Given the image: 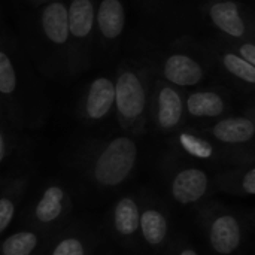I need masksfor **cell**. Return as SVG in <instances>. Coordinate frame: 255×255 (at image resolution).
Returning a JSON list of instances; mask_svg holds the SVG:
<instances>
[{"instance_id": "obj_26", "label": "cell", "mask_w": 255, "mask_h": 255, "mask_svg": "<svg viewBox=\"0 0 255 255\" xmlns=\"http://www.w3.org/2000/svg\"><path fill=\"white\" fill-rule=\"evenodd\" d=\"M175 255H199V253H197L193 247H190L188 244H181V245L178 247Z\"/></svg>"}, {"instance_id": "obj_15", "label": "cell", "mask_w": 255, "mask_h": 255, "mask_svg": "<svg viewBox=\"0 0 255 255\" xmlns=\"http://www.w3.org/2000/svg\"><path fill=\"white\" fill-rule=\"evenodd\" d=\"M96 27L108 40H117L126 28V7L121 0H102L96 7Z\"/></svg>"}, {"instance_id": "obj_5", "label": "cell", "mask_w": 255, "mask_h": 255, "mask_svg": "<svg viewBox=\"0 0 255 255\" xmlns=\"http://www.w3.org/2000/svg\"><path fill=\"white\" fill-rule=\"evenodd\" d=\"M244 9L241 3L233 0H215L206 6V15L211 24L230 39L236 42L248 40L251 39L253 25Z\"/></svg>"}, {"instance_id": "obj_11", "label": "cell", "mask_w": 255, "mask_h": 255, "mask_svg": "<svg viewBox=\"0 0 255 255\" xmlns=\"http://www.w3.org/2000/svg\"><path fill=\"white\" fill-rule=\"evenodd\" d=\"M67 24L70 45H73L75 49L76 46H85L96 27L94 0H72L67 6Z\"/></svg>"}, {"instance_id": "obj_4", "label": "cell", "mask_w": 255, "mask_h": 255, "mask_svg": "<svg viewBox=\"0 0 255 255\" xmlns=\"http://www.w3.org/2000/svg\"><path fill=\"white\" fill-rule=\"evenodd\" d=\"M151 114L158 131L173 133L179 130L185 120V99L181 90L164 79H158L152 91Z\"/></svg>"}, {"instance_id": "obj_2", "label": "cell", "mask_w": 255, "mask_h": 255, "mask_svg": "<svg viewBox=\"0 0 255 255\" xmlns=\"http://www.w3.org/2000/svg\"><path fill=\"white\" fill-rule=\"evenodd\" d=\"M114 109L123 131L128 136H142L146 130L149 112V85L146 73L128 66L118 70Z\"/></svg>"}, {"instance_id": "obj_6", "label": "cell", "mask_w": 255, "mask_h": 255, "mask_svg": "<svg viewBox=\"0 0 255 255\" xmlns=\"http://www.w3.org/2000/svg\"><path fill=\"white\" fill-rule=\"evenodd\" d=\"M209 176L203 169L184 167L179 169L170 181L172 199L184 206L196 205L203 200L209 191Z\"/></svg>"}, {"instance_id": "obj_27", "label": "cell", "mask_w": 255, "mask_h": 255, "mask_svg": "<svg viewBox=\"0 0 255 255\" xmlns=\"http://www.w3.org/2000/svg\"><path fill=\"white\" fill-rule=\"evenodd\" d=\"M33 1H37V3H45V1H49V0H33Z\"/></svg>"}, {"instance_id": "obj_25", "label": "cell", "mask_w": 255, "mask_h": 255, "mask_svg": "<svg viewBox=\"0 0 255 255\" xmlns=\"http://www.w3.org/2000/svg\"><path fill=\"white\" fill-rule=\"evenodd\" d=\"M9 152V139H7V133L4 128V117L1 112V105H0V164L6 160Z\"/></svg>"}, {"instance_id": "obj_20", "label": "cell", "mask_w": 255, "mask_h": 255, "mask_svg": "<svg viewBox=\"0 0 255 255\" xmlns=\"http://www.w3.org/2000/svg\"><path fill=\"white\" fill-rule=\"evenodd\" d=\"M220 61L226 72L236 78L238 81L253 87L255 84V66L250 64L239 55H236L233 51H224L220 55Z\"/></svg>"}, {"instance_id": "obj_24", "label": "cell", "mask_w": 255, "mask_h": 255, "mask_svg": "<svg viewBox=\"0 0 255 255\" xmlns=\"http://www.w3.org/2000/svg\"><path fill=\"white\" fill-rule=\"evenodd\" d=\"M233 52L248 61L250 64L255 66V45L253 39L248 40H238L233 46Z\"/></svg>"}, {"instance_id": "obj_16", "label": "cell", "mask_w": 255, "mask_h": 255, "mask_svg": "<svg viewBox=\"0 0 255 255\" xmlns=\"http://www.w3.org/2000/svg\"><path fill=\"white\" fill-rule=\"evenodd\" d=\"M229 109L226 97L215 90L193 91L185 99V114L193 118H220Z\"/></svg>"}, {"instance_id": "obj_17", "label": "cell", "mask_w": 255, "mask_h": 255, "mask_svg": "<svg viewBox=\"0 0 255 255\" xmlns=\"http://www.w3.org/2000/svg\"><path fill=\"white\" fill-rule=\"evenodd\" d=\"M218 187L230 194L236 196H254L255 169L254 166H239L238 169L223 172L217 175Z\"/></svg>"}, {"instance_id": "obj_10", "label": "cell", "mask_w": 255, "mask_h": 255, "mask_svg": "<svg viewBox=\"0 0 255 255\" xmlns=\"http://www.w3.org/2000/svg\"><path fill=\"white\" fill-rule=\"evenodd\" d=\"M208 133L224 146L242 148L253 142L255 123L251 117H226L214 123Z\"/></svg>"}, {"instance_id": "obj_12", "label": "cell", "mask_w": 255, "mask_h": 255, "mask_svg": "<svg viewBox=\"0 0 255 255\" xmlns=\"http://www.w3.org/2000/svg\"><path fill=\"white\" fill-rule=\"evenodd\" d=\"M40 28L51 45L66 49L70 45L67 4L61 0H49L40 13Z\"/></svg>"}, {"instance_id": "obj_18", "label": "cell", "mask_w": 255, "mask_h": 255, "mask_svg": "<svg viewBox=\"0 0 255 255\" xmlns=\"http://www.w3.org/2000/svg\"><path fill=\"white\" fill-rule=\"evenodd\" d=\"M176 143L182 152L197 160H212L220 157L217 146L208 137L196 131H187V130L178 131Z\"/></svg>"}, {"instance_id": "obj_21", "label": "cell", "mask_w": 255, "mask_h": 255, "mask_svg": "<svg viewBox=\"0 0 255 255\" xmlns=\"http://www.w3.org/2000/svg\"><path fill=\"white\" fill-rule=\"evenodd\" d=\"M24 188H25V184L21 181V182H15L3 194H0V235L12 223L15 212H16L18 200L22 196Z\"/></svg>"}, {"instance_id": "obj_22", "label": "cell", "mask_w": 255, "mask_h": 255, "mask_svg": "<svg viewBox=\"0 0 255 255\" xmlns=\"http://www.w3.org/2000/svg\"><path fill=\"white\" fill-rule=\"evenodd\" d=\"M18 87V76L16 69L10 55L0 48V105L3 106L4 100L13 97Z\"/></svg>"}, {"instance_id": "obj_14", "label": "cell", "mask_w": 255, "mask_h": 255, "mask_svg": "<svg viewBox=\"0 0 255 255\" xmlns=\"http://www.w3.org/2000/svg\"><path fill=\"white\" fill-rule=\"evenodd\" d=\"M140 205L133 196L121 197L112 211V227L115 235L124 242H133L139 235Z\"/></svg>"}, {"instance_id": "obj_1", "label": "cell", "mask_w": 255, "mask_h": 255, "mask_svg": "<svg viewBox=\"0 0 255 255\" xmlns=\"http://www.w3.org/2000/svg\"><path fill=\"white\" fill-rule=\"evenodd\" d=\"M137 143L128 134L117 136L91 146L84 161L87 176L100 188H115L124 184L137 163Z\"/></svg>"}, {"instance_id": "obj_8", "label": "cell", "mask_w": 255, "mask_h": 255, "mask_svg": "<svg viewBox=\"0 0 255 255\" xmlns=\"http://www.w3.org/2000/svg\"><path fill=\"white\" fill-rule=\"evenodd\" d=\"M70 208L69 194L64 187L52 184L46 187L33 208L34 224L40 229H49L55 226L67 214Z\"/></svg>"}, {"instance_id": "obj_3", "label": "cell", "mask_w": 255, "mask_h": 255, "mask_svg": "<svg viewBox=\"0 0 255 255\" xmlns=\"http://www.w3.org/2000/svg\"><path fill=\"white\" fill-rule=\"evenodd\" d=\"M199 223L208 245L217 255H235L245 244V218L218 203L205 205L199 212Z\"/></svg>"}, {"instance_id": "obj_7", "label": "cell", "mask_w": 255, "mask_h": 255, "mask_svg": "<svg viewBox=\"0 0 255 255\" xmlns=\"http://www.w3.org/2000/svg\"><path fill=\"white\" fill-rule=\"evenodd\" d=\"M163 79L178 88L196 87L205 78V69L197 58L185 52L169 54L161 66Z\"/></svg>"}, {"instance_id": "obj_9", "label": "cell", "mask_w": 255, "mask_h": 255, "mask_svg": "<svg viewBox=\"0 0 255 255\" xmlns=\"http://www.w3.org/2000/svg\"><path fill=\"white\" fill-rule=\"evenodd\" d=\"M115 85L108 76L93 79L82 102V115L87 121H102L114 109Z\"/></svg>"}, {"instance_id": "obj_13", "label": "cell", "mask_w": 255, "mask_h": 255, "mask_svg": "<svg viewBox=\"0 0 255 255\" xmlns=\"http://www.w3.org/2000/svg\"><path fill=\"white\" fill-rule=\"evenodd\" d=\"M139 235L151 248L164 247L169 236V220L161 206L145 205L140 206L139 214Z\"/></svg>"}, {"instance_id": "obj_19", "label": "cell", "mask_w": 255, "mask_h": 255, "mask_svg": "<svg viewBox=\"0 0 255 255\" xmlns=\"http://www.w3.org/2000/svg\"><path fill=\"white\" fill-rule=\"evenodd\" d=\"M42 244V235L36 230H21L1 242L0 255H34Z\"/></svg>"}, {"instance_id": "obj_23", "label": "cell", "mask_w": 255, "mask_h": 255, "mask_svg": "<svg viewBox=\"0 0 255 255\" xmlns=\"http://www.w3.org/2000/svg\"><path fill=\"white\" fill-rule=\"evenodd\" d=\"M87 242L78 235H66L55 242L48 255H87Z\"/></svg>"}]
</instances>
